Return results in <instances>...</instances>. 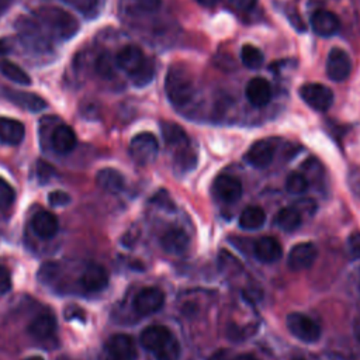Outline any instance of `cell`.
I'll return each instance as SVG.
<instances>
[{"instance_id":"60d3db41","label":"cell","mask_w":360,"mask_h":360,"mask_svg":"<svg viewBox=\"0 0 360 360\" xmlns=\"http://www.w3.org/2000/svg\"><path fill=\"white\" fill-rule=\"evenodd\" d=\"M10 290H11L10 271L4 266H0V295L8 292Z\"/></svg>"},{"instance_id":"7c38bea8","label":"cell","mask_w":360,"mask_h":360,"mask_svg":"<svg viewBox=\"0 0 360 360\" xmlns=\"http://www.w3.org/2000/svg\"><path fill=\"white\" fill-rule=\"evenodd\" d=\"M105 354L120 360H136V346L128 335H114L105 345Z\"/></svg>"},{"instance_id":"484cf974","label":"cell","mask_w":360,"mask_h":360,"mask_svg":"<svg viewBox=\"0 0 360 360\" xmlns=\"http://www.w3.org/2000/svg\"><path fill=\"white\" fill-rule=\"evenodd\" d=\"M162 6V0H120L122 13L131 17H145L156 13Z\"/></svg>"},{"instance_id":"bcb514c9","label":"cell","mask_w":360,"mask_h":360,"mask_svg":"<svg viewBox=\"0 0 360 360\" xmlns=\"http://www.w3.org/2000/svg\"><path fill=\"white\" fill-rule=\"evenodd\" d=\"M233 360H257V357L253 356V354H250V353H245V354L236 356Z\"/></svg>"},{"instance_id":"e0dca14e","label":"cell","mask_w":360,"mask_h":360,"mask_svg":"<svg viewBox=\"0 0 360 360\" xmlns=\"http://www.w3.org/2000/svg\"><path fill=\"white\" fill-rule=\"evenodd\" d=\"M4 96L15 105L37 112L41 111L46 107V101L35 94V93H30V91H21V90H13V89H4Z\"/></svg>"},{"instance_id":"277c9868","label":"cell","mask_w":360,"mask_h":360,"mask_svg":"<svg viewBox=\"0 0 360 360\" xmlns=\"http://www.w3.org/2000/svg\"><path fill=\"white\" fill-rule=\"evenodd\" d=\"M159 153V142L150 132L136 134L129 142V155L141 166L152 163Z\"/></svg>"},{"instance_id":"8fae6325","label":"cell","mask_w":360,"mask_h":360,"mask_svg":"<svg viewBox=\"0 0 360 360\" xmlns=\"http://www.w3.org/2000/svg\"><path fill=\"white\" fill-rule=\"evenodd\" d=\"M318 257V249L312 242H302L295 245L288 253V267L291 270L309 269Z\"/></svg>"},{"instance_id":"1f68e13d","label":"cell","mask_w":360,"mask_h":360,"mask_svg":"<svg viewBox=\"0 0 360 360\" xmlns=\"http://www.w3.org/2000/svg\"><path fill=\"white\" fill-rule=\"evenodd\" d=\"M96 72L98 73V76H101L103 79H111L115 76V72L118 69L117 60H115V55H112L108 51H103L97 59H96Z\"/></svg>"},{"instance_id":"5b68a950","label":"cell","mask_w":360,"mask_h":360,"mask_svg":"<svg viewBox=\"0 0 360 360\" xmlns=\"http://www.w3.org/2000/svg\"><path fill=\"white\" fill-rule=\"evenodd\" d=\"M285 325L297 339L305 343H314L321 338V328L318 323L304 314H288L285 318Z\"/></svg>"},{"instance_id":"7bdbcfd3","label":"cell","mask_w":360,"mask_h":360,"mask_svg":"<svg viewBox=\"0 0 360 360\" xmlns=\"http://www.w3.org/2000/svg\"><path fill=\"white\" fill-rule=\"evenodd\" d=\"M11 51V44L6 38H0V56L7 55Z\"/></svg>"},{"instance_id":"f546056e","label":"cell","mask_w":360,"mask_h":360,"mask_svg":"<svg viewBox=\"0 0 360 360\" xmlns=\"http://www.w3.org/2000/svg\"><path fill=\"white\" fill-rule=\"evenodd\" d=\"M0 72L3 76H6L7 79H10L14 83L22 84V86H30L31 84V77L30 75L20 68L17 63L7 60V59H1L0 60Z\"/></svg>"},{"instance_id":"5bb4252c","label":"cell","mask_w":360,"mask_h":360,"mask_svg":"<svg viewBox=\"0 0 360 360\" xmlns=\"http://www.w3.org/2000/svg\"><path fill=\"white\" fill-rule=\"evenodd\" d=\"M274 152H276V148H274L273 142H270L267 139H260V141H256L249 148L245 158L249 162V165H252L253 167L263 169L273 162Z\"/></svg>"},{"instance_id":"3957f363","label":"cell","mask_w":360,"mask_h":360,"mask_svg":"<svg viewBox=\"0 0 360 360\" xmlns=\"http://www.w3.org/2000/svg\"><path fill=\"white\" fill-rule=\"evenodd\" d=\"M20 42L32 53H46L52 49V39L45 34L34 17L22 15L15 21Z\"/></svg>"},{"instance_id":"cb8c5ba5","label":"cell","mask_w":360,"mask_h":360,"mask_svg":"<svg viewBox=\"0 0 360 360\" xmlns=\"http://www.w3.org/2000/svg\"><path fill=\"white\" fill-rule=\"evenodd\" d=\"M188 243L190 239L181 228H170L160 238L162 248L172 255L183 253L188 248Z\"/></svg>"},{"instance_id":"e575fe53","label":"cell","mask_w":360,"mask_h":360,"mask_svg":"<svg viewBox=\"0 0 360 360\" xmlns=\"http://www.w3.org/2000/svg\"><path fill=\"white\" fill-rule=\"evenodd\" d=\"M153 76H155V63L153 60L149 59L134 76H131V80L135 86L143 87L153 80Z\"/></svg>"},{"instance_id":"4fadbf2b","label":"cell","mask_w":360,"mask_h":360,"mask_svg":"<svg viewBox=\"0 0 360 360\" xmlns=\"http://www.w3.org/2000/svg\"><path fill=\"white\" fill-rule=\"evenodd\" d=\"M311 28L319 37H332L340 28L338 15L329 10H318L311 15Z\"/></svg>"},{"instance_id":"f35d334b","label":"cell","mask_w":360,"mask_h":360,"mask_svg":"<svg viewBox=\"0 0 360 360\" xmlns=\"http://www.w3.org/2000/svg\"><path fill=\"white\" fill-rule=\"evenodd\" d=\"M48 201L53 207H62V205H66L70 201V195L68 193L62 191V190H55V191L49 193Z\"/></svg>"},{"instance_id":"8d00e7d4","label":"cell","mask_w":360,"mask_h":360,"mask_svg":"<svg viewBox=\"0 0 360 360\" xmlns=\"http://www.w3.org/2000/svg\"><path fill=\"white\" fill-rule=\"evenodd\" d=\"M14 198H15V191L13 186L7 180L0 177V210L10 207L14 202Z\"/></svg>"},{"instance_id":"f1b7e54d","label":"cell","mask_w":360,"mask_h":360,"mask_svg":"<svg viewBox=\"0 0 360 360\" xmlns=\"http://www.w3.org/2000/svg\"><path fill=\"white\" fill-rule=\"evenodd\" d=\"M264 222H266V214L260 207H256V205L246 207L239 215V225L248 231L259 229L260 226H263Z\"/></svg>"},{"instance_id":"83f0119b","label":"cell","mask_w":360,"mask_h":360,"mask_svg":"<svg viewBox=\"0 0 360 360\" xmlns=\"http://www.w3.org/2000/svg\"><path fill=\"white\" fill-rule=\"evenodd\" d=\"M274 219H276V225L280 229H283L285 232H292L301 225L302 217H301V212L297 208L284 207L277 212Z\"/></svg>"},{"instance_id":"44dd1931","label":"cell","mask_w":360,"mask_h":360,"mask_svg":"<svg viewBox=\"0 0 360 360\" xmlns=\"http://www.w3.org/2000/svg\"><path fill=\"white\" fill-rule=\"evenodd\" d=\"M25 136V127L21 121L0 117V142L7 145H18Z\"/></svg>"},{"instance_id":"ab89813d","label":"cell","mask_w":360,"mask_h":360,"mask_svg":"<svg viewBox=\"0 0 360 360\" xmlns=\"http://www.w3.org/2000/svg\"><path fill=\"white\" fill-rule=\"evenodd\" d=\"M347 248L352 257H360V232H353L347 239Z\"/></svg>"},{"instance_id":"f907efd6","label":"cell","mask_w":360,"mask_h":360,"mask_svg":"<svg viewBox=\"0 0 360 360\" xmlns=\"http://www.w3.org/2000/svg\"><path fill=\"white\" fill-rule=\"evenodd\" d=\"M294 360H304V359H294Z\"/></svg>"},{"instance_id":"603a6c76","label":"cell","mask_w":360,"mask_h":360,"mask_svg":"<svg viewBox=\"0 0 360 360\" xmlns=\"http://www.w3.org/2000/svg\"><path fill=\"white\" fill-rule=\"evenodd\" d=\"M96 181L101 190H104L110 194H118L125 187L124 176L112 167H104V169L98 170L97 176H96Z\"/></svg>"},{"instance_id":"7a4b0ae2","label":"cell","mask_w":360,"mask_h":360,"mask_svg":"<svg viewBox=\"0 0 360 360\" xmlns=\"http://www.w3.org/2000/svg\"><path fill=\"white\" fill-rule=\"evenodd\" d=\"M165 90L169 101L174 107L186 105L194 94V82L183 65H172L165 79Z\"/></svg>"},{"instance_id":"6da1fadb","label":"cell","mask_w":360,"mask_h":360,"mask_svg":"<svg viewBox=\"0 0 360 360\" xmlns=\"http://www.w3.org/2000/svg\"><path fill=\"white\" fill-rule=\"evenodd\" d=\"M32 17L52 41H68L75 37L80 27L73 14L56 6H42L34 11Z\"/></svg>"},{"instance_id":"7402d4cb","label":"cell","mask_w":360,"mask_h":360,"mask_svg":"<svg viewBox=\"0 0 360 360\" xmlns=\"http://www.w3.org/2000/svg\"><path fill=\"white\" fill-rule=\"evenodd\" d=\"M160 129H162V135H163V139L167 146L176 148L180 152L188 149V136H187L186 131L179 124L170 122V121H163L160 124Z\"/></svg>"},{"instance_id":"ffe728a7","label":"cell","mask_w":360,"mask_h":360,"mask_svg":"<svg viewBox=\"0 0 360 360\" xmlns=\"http://www.w3.org/2000/svg\"><path fill=\"white\" fill-rule=\"evenodd\" d=\"M76 142V134L69 125L59 124L53 128L51 134V145L58 153H69L75 149Z\"/></svg>"},{"instance_id":"f6af8a7d","label":"cell","mask_w":360,"mask_h":360,"mask_svg":"<svg viewBox=\"0 0 360 360\" xmlns=\"http://www.w3.org/2000/svg\"><path fill=\"white\" fill-rule=\"evenodd\" d=\"M353 333L357 340H360V316H357L353 322Z\"/></svg>"},{"instance_id":"7dc6e473","label":"cell","mask_w":360,"mask_h":360,"mask_svg":"<svg viewBox=\"0 0 360 360\" xmlns=\"http://www.w3.org/2000/svg\"><path fill=\"white\" fill-rule=\"evenodd\" d=\"M197 3L204 6V7H212L218 3V0H197Z\"/></svg>"},{"instance_id":"52a82bcc","label":"cell","mask_w":360,"mask_h":360,"mask_svg":"<svg viewBox=\"0 0 360 360\" xmlns=\"http://www.w3.org/2000/svg\"><path fill=\"white\" fill-rule=\"evenodd\" d=\"M118 69L124 70L129 77L134 76L148 60L149 58L143 51L136 45H125L115 55Z\"/></svg>"},{"instance_id":"ac0fdd59","label":"cell","mask_w":360,"mask_h":360,"mask_svg":"<svg viewBox=\"0 0 360 360\" xmlns=\"http://www.w3.org/2000/svg\"><path fill=\"white\" fill-rule=\"evenodd\" d=\"M253 253L262 263H273L283 255L280 242L273 236H263L255 242Z\"/></svg>"},{"instance_id":"681fc988","label":"cell","mask_w":360,"mask_h":360,"mask_svg":"<svg viewBox=\"0 0 360 360\" xmlns=\"http://www.w3.org/2000/svg\"><path fill=\"white\" fill-rule=\"evenodd\" d=\"M103 360H120V359L111 357V356H108V354H105V353H104V356H103Z\"/></svg>"},{"instance_id":"9c48e42d","label":"cell","mask_w":360,"mask_h":360,"mask_svg":"<svg viewBox=\"0 0 360 360\" xmlns=\"http://www.w3.org/2000/svg\"><path fill=\"white\" fill-rule=\"evenodd\" d=\"M352 70L350 56L340 48H332L326 59V73L329 79L342 82L347 79Z\"/></svg>"},{"instance_id":"d6986e66","label":"cell","mask_w":360,"mask_h":360,"mask_svg":"<svg viewBox=\"0 0 360 360\" xmlns=\"http://www.w3.org/2000/svg\"><path fill=\"white\" fill-rule=\"evenodd\" d=\"M172 332L162 325H150L145 328L141 333V345L149 350V352H156L159 350L170 338Z\"/></svg>"},{"instance_id":"d4e9b609","label":"cell","mask_w":360,"mask_h":360,"mask_svg":"<svg viewBox=\"0 0 360 360\" xmlns=\"http://www.w3.org/2000/svg\"><path fill=\"white\" fill-rule=\"evenodd\" d=\"M56 330V319L52 314L49 312H44L39 314L38 316H35L30 326H28V332L32 338L38 339V340H46L51 336H53Z\"/></svg>"},{"instance_id":"8992f818","label":"cell","mask_w":360,"mask_h":360,"mask_svg":"<svg viewBox=\"0 0 360 360\" xmlns=\"http://www.w3.org/2000/svg\"><path fill=\"white\" fill-rule=\"evenodd\" d=\"M301 98L316 111H326L333 103L332 90L321 83H307L300 89Z\"/></svg>"},{"instance_id":"ba28073f","label":"cell","mask_w":360,"mask_h":360,"mask_svg":"<svg viewBox=\"0 0 360 360\" xmlns=\"http://www.w3.org/2000/svg\"><path fill=\"white\" fill-rule=\"evenodd\" d=\"M165 304V294L158 287H146L134 298V308L141 315L158 312Z\"/></svg>"},{"instance_id":"d6a6232c","label":"cell","mask_w":360,"mask_h":360,"mask_svg":"<svg viewBox=\"0 0 360 360\" xmlns=\"http://www.w3.org/2000/svg\"><path fill=\"white\" fill-rule=\"evenodd\" d=\"M263 52L250 44H246L240 49V60L248 69H259L263 65Z\"/></svg>"},{"instance_id":"4316f807","label":"cell","mask_w":360,"mask_h":360,"mask_svg":"<svg viewBox=\"0 0 360 360\" xmlns=\"http://www.w3.org/2000/svg\"><path fill=\"white\" fill-rule=\"evenodd\" d=\"M34 232L44 239H51L58 232V218L49 211H38L32 217Z\"/></svg>"},{"instance_id":"836d02e7","label":"cell","mask_w":360,"mask_h":360,"mask_svg":"<svg viewBox=\"0 0 360 360\" xmlns=\"http://www.w3.org/2000/svg\"><path fill=\"white\" fill-rule=\"evenodd\" d=\"M308 186H309V181L307 176L298 172L290 173L288 177L285 179V190L294 195H300L305 193L308 190Z\"/></svg>"},{"instance_id":"d590c367","label":"cell","mask_w":360,"mask_h":360,"mask_svg":"<svg viewBox=\"0 0 360 360\" xmlns=\"http://www.w3.org/2000/svg\"><path fill=\"white\" fill-rule=\"evenodd\" d=\"M158 360H177L180 356V345L172 336L159 350L155 352Z\"/></svg>"},{"instance_id":"30bf717a","label":"cell","mask_w":360,"mask_h":360,"mask_svg":"<svg viewBox=\"0 0 360 360\" xmlns=\"http://www.w3.org/2000/svg\"><path fill=\"white\" fill-rule=\"evenodd\" d=\"M212 191L224 202H235L242 195V183L231 174H219L212 183Z\"/></svg>"},{"instance_id":"2e32d148","label":"cell","mask_w":360,"mask_h":360,"mask_svg":"<svg viewBox=\"0 0 360 360\" xmlns=\"http://www.w3.org/2000/svg\"><path fill=\"white\" fill-rule=\"evenodd\" d=\"M80 284L89 292H98L107 287L108 273L101 264H90L83 270Z\"/></svg>"},{"instance_id":"b9f144b4","label":"cell","mask_w":360,"mask_h":360,"mask_svg":"<svg viewBox=\"0 0 360 360\" xmlns=\"http://www.w3.org/2000/svg\"><path fill=\"white\" fill-rule=\"evenodd\" d=\"M231 3L238 8V10H242V11H249L252 10L257 0H231Z\"/></svg>"},{"instance_id":"ee69618b","label":"cell","mask_w":360,"mask_h":360,"mask_svg":"<svg viewBox=\"0 0 360 360\" xmlns=\"http://www.w3.org/2000/svg\"><path fill=\"white\" fill-rule=\"evenodd\" d=\"M11 4H13V0H0V18L7 13Z\"/></svg>"},{"instance_id":"4dcf8cb0","label":"cell","mask_w":360,"mask_h":360,"mask_svg":"<svg viewBox=\"0 0 360 360\" xmlns=\"http://www.w3.org/2000/svg\"><path fill=\"white\" fill-rule=\"evenodd\" d=\"M76 11H79L84 18H96L103 7L105 0H62Z\"/></svg>"},{"instance_id":"9a60e30c","label":"cell","mask_w":360,"mask_h":360,"mask_svg":"<svg viewBox=\"0 0 360 360\" xmlns=\"http://www.w3.org/2000/svg\"><path fill=\"white\" fill-rule=\"evenodd\" d=\"M245 94L253 107H264L271 100V86L264 77L257 76L248 82Z\"/></svg>"},{"instance_id":"74e56055","label":"cell","mask_w":360,"mask_h":360,"mask_svg":"<svg viewBox=\"0 0 360 360\" xmlns=\"http://www.w3.org/2000/svg\"><path fill=\"white\" fill-rule=\"evenodd\" d=\"M37 176H38L39 181L45 183V181H48L52 176H55V169H53L48 162L39 160L38 165H37Z\"/></svg>"},{"instance_id":"c3c4849f","label":"cell","mask_w":360,"mask_h":360,"mask_svg":"<svg viewBox=\"0 0 360 360\" xmlns=\"http://www.w3.org/2000/svg\"><path fill=\"white\" fill-rule=\"evenodd\" d=\"M24 360H44L41 356H30V357H25Z\"/></svg>"}]
</instances>
